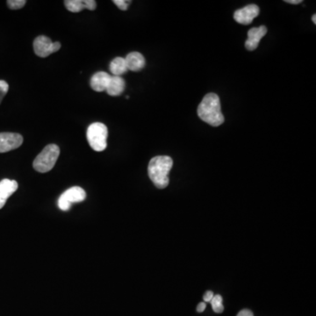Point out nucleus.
<instances>
[{
	"label": "nucleus",
	"mask_w": 316,
	"mask_h": 316,
	"mask_svg": "<svg viewBox=\"0 0 316 316\" xmlns=\"http://www.w3.org/2000/svg\"><path fill=\"white\" fill-rule=\"evenodd\" d=\"M198 115L203 122L213 127L220 126L224 122L220 98L215 93H208L198 107Z\"/></svg>",
	"instance_id": "1"
},
{
	"label": "nucleus",
	"mask_w": 316,
	"mask_h": 316,
	"mask_svg": "<svg viewBox=\"0 0 316 316\" xmlns=\"http://www.w3.org/2000/svg\"><path fill=\"white\" fill-rule=\"evenodd\" d=\"M173 166V158L168 156H158L150 160L148 173L156 187L166 188L169 182V173Z\"/></svg>",
	"instance_id": "2"
},
{
	"label": "nucleus",
	"mask_w": 316,
	"mask_h": 316,
	"mask_svg": "<svg viewBox=\"0 0 316 316\" xmlns=\"http://www.w3.org/2000/svg\"><path fill=\"white\" fill-rule=\"evenodd\" d=\"M60 155V149L55 144H48L42 152L35 157L33 166L36 171L41 173H48L54 168Z\"/></svg>",
	"instance_id": "3"
},
{
	"label": "nucleus",
	"mask_w": 316,
	"mask_h": 316,
	"mask_svg": "<svg viewBox=\"0 0 316 316\" xmlns=\"http://www.w3.org/2000/svg\"><path fill=\"white\" fill-rule=\"evenodd\" d=\"M107 127L100 122H95L87 129V137L90 146L97 152L105 150L107 147Z\"/></svg>",
	"instance_id": "4"
},
{
	"label": "nucleus",
	"mask_w": 316,
	"mask_h": 316,
	"mask_svg": "<svg viewBox=\"0 0 316 316\" xmlns=\"http://www.w3.org/2000/svg\"><path fill=\"white\" fill-rule=\"evenodd\" d=\"M85 198V191L79 186H73L66 190L58 198V207L62 211H69L71 205L83 202Z\"/></svg>",
	"instance_id": "5"
},
{
	"label": "nucleus",
	"mask_w": 316,
	"mask_h": 316,
	"mask_svg": "<svg viewBox=\"0 0 316 316\" xmlns=\"http://www.w3.org/2000/svg\"><path fill=\"white\" fill-rule=\"evenodd\" d=\"M60 48H61L60 42H53L50 39L44 35L38 36L34 42V50L35 54L40 58H48L49 54L58 51Z\"/></svg>",
	"instance_id": "6"
},
{
	"label": "nucleus",
	"mask_w": 316,
	"mask_h": 316,
	"mask_svg": "<svg viewBox=\"0 0 316 316\" xmlns=\"http://www.w3.org/2000/svg\"><path fill=\"white\" fill-rule=\"evenodd\" d=\"M23 143L21 134L17 133H0V153L16 150Z\"/></svg>",
	"instance_id": "7"
},
{
	"label": "nucleus",
	"mask_w": 316,
	"mask_h": 316,
	"mask_svg": "<svg viewBox=\"0 0 316 316\" xmlns=\"http://www.w3.org/2000/svg\"><path fill=\"white\" fill-rule=\"evenodd\" d=\"M259 7L256 5H249L234 13V19L242 25H249L253 19L258 16Z\"/></svg>",
	"instance_id": "8"
},
{
	"label": "nucleus",
	"mask_w": 316,
	"mask_h": 316,
	"mask_svg": "<svg viewBox=\"0 0 316 316\" xmlns=\"http://www.w3.org/2000/svg\"><path fill=\"white\" fill-rule=\"evenodd\" d=\"M266 33H267V28L265 26L249 29L248 32V39L245 42L246 48L249 51H253L256 49L261 39L266 35Z\"/></svg>",
	"instance_id": "9"
},
{
	"label": "nucleus",
	"mask_w": 316,
	"mask_h": 316,
	"mask_svg": "<svg viewBox=\"0 0 316 316\" xmlns=\"http://www.w3.org/2000/svg\"><path fill=\"white\" fill-rule=\"evenodd\" d=\"M18 186L15 180L5 179L0 181V209L5 207L7 199L16 192Z\"/></svg>",
	"instance_id": "10"
},
{
	"label": "nucleus",
	"mask_w": 316,
	"mask_h": 316,
	"mask_svg": "<svg viewBox=\"0 0 316 316\" xmlns=\"http://www.w3.org/2000/svg\"><path fill=\"white\" fill-rule=\"evenodd\" d=\"M64 6L71 13H79L83 9H96L97 3L95 0H66Z\"/></svg>",
	"instance_id": "11"
},
{
	"label": "nucleus",
	"mask_w": 316,
	"mask_h": 316,
	"mask_svg": "<svg viewBox=\"0 0 316 316\" xmlns=\"http://www.w3.org/2000/svg\"><path fill=\"white\" fill-rule=\"evenodd\" d=\"M111 75L100 71L94 74L92 78H91V87L92 89L94 90L95 92H104L108 87L109 82L111 79Z\"/></svg>",
	"instance_id": "12"
},
{
	"label": "nucleus",
	"mask_w": 316,
	"mask_h": 316,
	"mask_svg": "<svg viewBox=\"0 0 316 316\" xmlns=\"http://www.w3.org/2000/svg\"><path fill=\"white\" fill-rule=\"evenodd\" d=\"M125 61L127 64L128 70L132 71H140L145 66V58L143 55L139 52H132L125 58Z\"/></svg>",
	"instance_id": "13"
},
{
	"label": "nucleus",
	"mask_w": 316,
	"mask_h": 316,
	"mask_svg": "<svg viewBox=\"0 0 316 316\" xmlns=\"http://www.w3.org/2000/svg\"><path fill=\"white\" fill-rule=\"evenodd\" d=\"M125 85V80L122 77L112 76L105 91L110 96H120L124 92Z\"/></svg>",
	"instance_id": "14"
},
{
	"label": "nucleus",
	"mask_w": 316,
	"mask_h": 316,
	"mask_svg": "<svg viewBox=\"0 0 316 316\" xmlns=\"http://www.w3.org/2000/svg\"><path fill=\"white\" fill-rule=\"evenodd\" d=\"M128 70L125 58H114L110 64V71L112 76L115 77H122V75L126 73Z\"/></svg>",
	"instance_id": "15"
},
{
	"label": "nucleus",
	"mask_w": 316,
	"mask_h": 316,
	"mask_svg": "<svg viewBox=\"0 0 316 316\" xmlns=\"http://www.w3.org/2000/svg\"><path fill=\"white\" fill-rule=\"evenodd\" d=\"M222 297L220 296V294H216L214 295V298L211 300V304H212V307L215 313H220L223 312L224 307L222 305Z\"/></svg>",
	"instance_id": "16"
},
{
	"label": "nucleus",
	"mask_w": 316,
	"mask_h": 316,
	"mask_svg": "<svg viewBox=\"0 0 316 316\" xmlns=\"http://www.w3.org/2000/svg\"><path fill=\"white\" fill-rule=\"evenodd\" d=\"M26 4V0H8L7 1V6L10 9L18 10L25 7Z\"/></svg>",
	"instance_id": "17"
},
{
	"label": "nucleus",
	"mask_w": 316,
	"mask_h": 316,
	"mask_svg": "<svg viewBox=\"0 0 316 316\" xmlns=\"http://www.w3.org/2000/svg\"><path fill=\"white\" fill-rule=\"evenodd\" d=\"M8 90H9V84L4 81V80H0V104L3 100L4 97L7 95V93H8Z\"/></svg>",
	"instance_id": "18"
},
{
	"label": "nucleus",
	"mask_w": 316,
	"mask_h": 316,
	"mask_svg": "<svg viewBox=\"0 0 316 316\" xmlns=\"http://www.w3.org/2000/svg\"><path fill=\"white\" fill-rule=\"evenodd\" d=\"M113 3L122 11L128 10L129 5L131 4V1H127V0H113Z\"/></svg>",
	"instance_id": "19"
},
{
	"label": "nucleus",
	"mask_w": 316,
	"mask_h": 316,
	"mask_svg": "<svg viewBox=\"0 0 316 316\" xmlns=\"http://www.w3.org/2000/svg\"><path fill=\"white\" fill-rule=\"evenodd\" d=\"M214 294H213V292H211V291L206 292V294H204V297H203L205 303H206V302H211V300L214 298Z\"/></svg>",
	"instance_id": "20"
},
{
	"label": "nucleus",
	"mask_w": 316,
	"mask_h": 316,
	"mask_svg": "<svg viewBox=\"0 0 316 316\" xmlns=\"http://www.w3.org/2000/svg\"><path fill=\"white\" fill-rule=\"evenodd\" d=\"M237 316H254V314L249 309H243L240 311Z\"/></svg>",
	"instance_id": "21"
},
{
	"label": "nucleus",
	"mask_w": 316,
	"mask_h": 316,
	"mask_svg": "<svg viewBox=\"0 0 316 316\" xmlns=\"http://www.w3.org/2000/svg\"><path fill=\"white\" fill-rule=\"evenodd\" d=\"M206 307H207V305H206L205 302H200V303L198 304V307H197V311H198V313H202L206 309Z\"/></svg>",
	"instance_id": "22"
},
{
	"label": "nucleus",
	"mask_w": 316,
	"mask_h": 316,
	"mask_svg": "<svg viewBox=\"0 0 316 316\" xmlns=\"http://www.w3.org/2000/svg\"><path fill=\"white\" fill-rule=\"evenodd\" d=\"M285 3L298 5V4L302 3V0H285Z\"/></svg>",
	"instance_id": "23"
},
{
	"label": "nucleus",
	"mask_w": 316,
	"mask_h": 316,
	"mask_svg": "<svg viewBox=\"0 0 316 316\" xmlns=\"http://www.w3.org/2000/svg\"><path fill=\"white\" fill-rule=\"evenodd\" d=\"M312 20H313V23H314V24H316V15H315V14H313V16L312 17Z\"/></svg>",
	"instance_id": "24"
}]
</instances>
